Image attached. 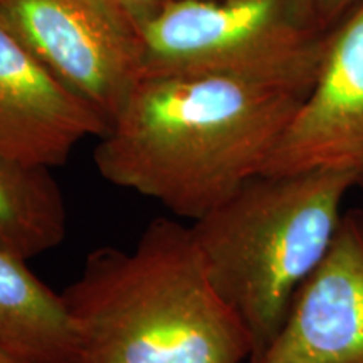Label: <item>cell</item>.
Instances as JSON below:
<instances>
[{
  "label": "cell",
  "instance_id": "1",
  "mask_svg": "<svg viewBox=\"0 0 363 363\" xmlns=\"http://www.w3.org/2000/svg\"><path fill=\"white\" fill-rule=\"evenodd\" d=\"M306 94L229 76L142 74L99 136L94 165L197 220L264 172Z\"/></svg>",
  "mask_w": 363,
  "mask_h": 363
},
{
  "label": "cell",
  "instance_id": "2",
  "mask_svg": "<svg viewBox=\"0 0 363 363\" xmlns=\"http://www.w3.org/2000/svg\"><path fill=\"white\" fill-rule=\"evenodd\" d=\"M72 363H242L246 326L207 276L190 225L153 219L131 251L99 247L62 293Z\"/></svg>",
  "mask_w": 363,
  "mask_h": 363
},
{
  "label": "cell",
  "instance_id": "3",
  "mask_svg": "<svg viewBox=\"0 0 363 363\" xmlns=\"http://www.w3.org/2000/svg\"><path fill=\"white\" fill-rule=\"evenodd\" d=\"M353 187V175L340 170L259 174L190 225L211 283L246 326L252 357L278 335L328 252Z\"/></svg>",
  "mask_w": 363,
  "mask_h": 363
},
{
  "label": "cell",
  "instance_id": "4",
  "mask_svg": "<svg viewBox=\"0 0 363 363\" xmlns=\"http://www.w3.org/2000/svg\"><path fill=\"white\" fill-rule=\"evenodd\" d=\"M330 33L308 0H170L138 34L143 74L229 76L310 93Z\"/></svg>",
  "mask_w": 363,
  "mask_h": 363
},
{
  "label": "cell",
  "instance_id": "5",
  "mask_svg": "<svg viewBox=\"0 0 363 363\" xmlns=\"http://www.w3.org/2000/svg\"><path fill=\"white\" fill-rule=\"evenodd\" d=\"M0 19L108 125L142 78L138 29L111 0H0Z\"/></svg>",
  "mask_w": 363,
  "mask_h": 363
},
{
  "label": "cell",
  "instance_id": "6",
  "mask_svg": "<svg viewBox=\"0 0 363 363\" xmlns=\"http://www.w3.org/2000/svg\"><path fill=\"white\" fill-rule=\"evenodd\" d=\"M340 170L363 187V0L331 29L310 93L262 174Z\"/></svg>",
  "mask_w": 363,
  "mask_h": 363
},
{
  "label": "cell",
  "instance_id": "7",
  "mask_svg": "<svg viewBox=\"0 0 363 363\" xmlns=\"http://www.w3.org/2000/svg\"><path fill=\"white\" fill-rule=\"evenodd\" d=\"M249 363H363V224L342 216L272 342Z\"/></svg>",
  "mask_w": 363,
  "mask_h": 363
},
{
  "label": "cell",
  "instance_id": "8",
  "mask_svg": "<svg viewBox=\"0 0 363 363\" xmlns=\"http://www.w3.org/2000/svg\"><path fill=\"white\" fill-rule=\"evenodd\" d=\"M108 121L59 81L0 19V155L52 169Z\"/></svg>",
  "mask_w": 363,
  "mask_h": 363
},
{
  "label": "cell",
  "instance_id": "9",
  "mask_svg": "<svg viewBox=\"0 0 363 363\" xmlns=\"http://www.w3.org/2000/svg\"><path fill=\"white\" fill-rule=\"evenodd\" d=\"M0 345L29 363H72L74 325L62 294L0 249Z\"/></svg>",
  "mask_w": 363,
  "mask_h": 363
},
{
  "label": "cell",
  "instance_id": "10",
  "mask_svg": "<svg viewBox=\"0 0 363 363\" xmlns=\"http://www.w3.org/2000/svg\"><path fill=\"white\" fill-rule=\"evenodd\" d=\"M66 233V202L49 169L0 155V249L27 261L57 247Z\"/></svg>",
  "mask_w": 363,
  "mask_h": 363
},
{
  "label": "cell",
  "instance_id": "11",
  "mask_svg": "<svg viewBox=\"0 0 363 363\" xmlns=\"http://www.w3.org/2000/svg\"><path fill=\"white\" fill-rule=\"evenodd\" d=\"M362 0H308L316 21L328 30L333 29Z\"/></svg>",
  "mask_w": 363,
  "mask_h": 363
},
{
  "label": "cell",
  "instance_id": "12",
  "mask_svg": "<svg viewBox=\"0 0 363 363\" xmlns=\"http://www.w3.org/2000/svg\"><path fill=\"white\" fill-rule=\"evenodd\" d=\"M128 17L131 24L140 29L153 19L170 0H111Z\"/></svg>",
  "mask_w": 363,
  "mask_h": 363
},
{
  "label": "cell",
  "instance_id": "13",
  "mask_svg": "<svg viewBox=\"0 0 363 363\" xmlns=\"http://www.w3.org/2000/svg\"><path fill=\"white\" fill-rule=\"evenodd\" d=\"M0 363H29L26 360H22V358L16 357L13 353H11L7 350V348H4L2 345H0Z\"/></svg>",
  "mask_w": 363,
  "mask_h": 363
}]
</instances>
